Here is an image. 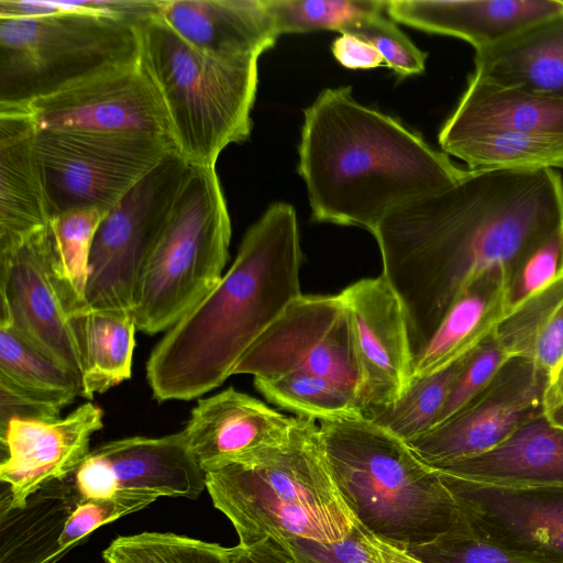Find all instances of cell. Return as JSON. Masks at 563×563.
<instances>
[{
	"mask_svg": "<svg viewBox=\"0 0 563 563\" xmlns=\"http://www.w3.org/2000/svg\"><path fill=\"white\" fill-rule=\"evenodd\" d=\"M543 413L552 424L563 428V369L545 391Z\"/></svg>",
	"mask_w": 563,
	"mask_h": 563,
	"instance_id": "47",
	"label": "cell"
},
{
	"mask_svg": "<svg viewBox=\"0 0 563 563\" xmlns=\"http://www.w3.org/2000/svg\"><path fill=\"white\" fill-rule=\"evenodd\" d=\"M157 498L146 494L120 492L109 497L79 499L69 516L59 545L68 551L79 540L122 516L141 510Z\"/></svg>",
	"mask_w": 563,
	"mask_h": 563,
	"instance_id": "41",
	"label": "cell"
},
{
	"mask_svg": "<svg viewBox=\"0 0 563 563\" xmlns=\"http://www.w3.org/2000/svg\"><path fill=\"white\" fill-rule=\"evenodd\" d=\"M482 133H514L563 140V98L492 84L471 75L439 143Z\"/></svg>",
	"mask_w": 563,
	"mask_h": 563,
	"instance_id": "23",
	"label": "cell"
},
{
	"mask_svg": "<svg viewBox=\"0 0 563 563\" xmlns=\"http://www.w3.org/2000/svg\"><path fill=\"white\" fill-rule=\"evenodd\" d=\"M102 418L103 411L87 401L53 421L11 419L1 427L0 479L10 507L22 508L44 485L73 476L89 454Z\"/></svg>",
	"mask_w": 563,
	"mask_h": 563,
	"instance_id": "18",
	"label": "cell"
},
{
	"mask_svg": "<svg viewBox=\"0 0 563 563\" xmlns=\"http://www.w3.org/2000/svg\"><path fill=\"white\" fill-rule=\"evenodd\" d=\"M157 12L189 44L218 57L261 56L279 37L265 0H159Z\"/></svg>",
	"mask_w": 563,
	"mask_h": 563,
	"instance_id": "21",
	"label": "cell"
},
{
	"mask_svg": "<svg viewBox=\"0 0 563 563\" xmlns=\"http://www.w3.org/2000/svg\"><path fill=\"white\" fill-rule=\"evenodd\" d=\"M25 104L36 132L147 139L175 151L164 107L139 59L104 68Z\"/></svg>",
	"mask_w": 563,
	"mask_h": 563,
	"instance_id": "13",
	"label": "cell"
},
{
	"mask_svg": "<svg viewBox=\"0 0 563 563\" xmlns=\"http://www.w3.org/2000/svg\"><path fill=\"white\" fill-rule=\"evenodd\" d=\"M188 167L170 152L108 211L90 251L88 308L133 311L144 265Z\"/></svg>",
	"mask_w": 563,
	"mask_h": 563,
	"instance_id": "9",
	"label": "cell"
},
{
	"mask_svg": "<svg viewBox=\"0 0 563 563\" xmlns=\"http://www.w3.org/2000/svg\"><path fill=\"white\" fill-rule=\"evenodd\" d=\"M351 312L361 372L358 407L374 419L406 389L411 350L401 301L380 275L361 279L341 291Z\"/></svg>",
	"mask_w": 563,
	"mask_h": 563,
	"instance_id": "17",
	"label": "cell"
},
{
	"mask_svg": "<svg viewBox=\"0 0 563 563\" xmlns=\"http://www.w3.org/2000/svg\"><path fill=\"white\" fill-rule=\"evenodd\" d=\"M318 423L334 482L368 532L407 550L460 522L453 494L407 442L363 417Z\"/></svg>",
	"mask_w": 563,
	"mask_h": 563,
	"instance_id": "5",
	"label": "cell"
},
{
	"mask_svg": "<svg viewBox=\"0 0 563 563\" xmlns=\"http://www.w3.org/2000/svg\"><path fill=\"white\" fill-rule=\"evenodd\" d=\"M296 423L297 417L229 387L200 399L184 431L192 455L208 473L285 444Z\"/></svg>",
	"mask_w": 563,
	"mask_h": 563,
	"instance_id": "19",
	"label": "cell"
},
{
	"mask_svg": "<svg viewBox=\"0 0 563 563\" xmlns=\"http://www.w3.org/2000/svg\"><path fill=\"white\" fill-rule=\"evenodd\" d=\"M0 376L19 385L82 396L81 377L0 327Z\"/></svg>",
	"mask_w": 563,
	"mask_h": 563,
	"instance_id": "37",
	"label": "cell"
},
{
	"mask_svg": "<svg viewBox=\"0 0 563 563\" xmlns=\"http://www.w3.org/2000/svg\"><path fill=\"white\" fill-rule=\"evenodd\" d=\"M206 489L243 545L266 538L334 543L356 526L313 419L297 417L285 444L206 473Z\"/></svg>",
	"mask_w": 563,
	"mask_h": 563,
	"instance_id": "4",
	"label": "cell"
},
{
	"mask_svg": "<svg viewBox=\"0 0 563 563\" xmlns=\"http://www.w3.org/2000/svg\"><path fill=\"white\" fill-rule=\"evenodd\" d=\"M563 369V368H562ZM561 373V372H560Z\"/></svg>",
	"mask_w": 563,
	"mask_h": 563,
	"instance_id": "49",
	"label": "cell"
},
{
	"mask_svg": "<svg viewBox=\"0 0 563 563\" xmlns=\"http://www.w3.org/2000/svg\"><path fill=\"white\" fill-rule=\"evenodd\" d=\"M52 218L69 210H111L167 154L154 140L42 131L35 135Z\"/></svg>",
	"mask_w": 563,
	"mask_h": 563,
	"instance_id": "12",
	"label": "cell"
},
{
	"mask_svg": "<svg viewBox=\"0 0 563 563\" xmlns=\"http://www.w3.org/2000/svg\"><path fill=\"white\" fill-rule=\"evenodd\" d=\"M75 395L19 385L0 376V427L11 419L53 421L71 404Z\"/></svg>",
	"mask_w": 563,
	"mask_h": 563,
	"instance_id": "43",
	"label": "cell"
},
{
	"mask_svg": "<svg viewBox=\"0 0 563 563\" xmlns=\"http://www.w3.org/2000/svg\"><path fill=\"white\" fill-rule=\"evenodd\" d=\"M157 11L136 23L140 64L159 96L176 153L189 165L216 167L227 146L251 136L260 56L202 52Z\"/></svg>",
	"mask_w": 563,
	"mask_h": 563,
	"instance_id": "6",
	"label": "cell"
},
{
	"mask_svg": "<svg viewBox=\"0 0 563 563\" xmlns=\"http://www.w3.org/2000/svg\"><path fill=\"white\" fill-rule=\"evenodd\" d=\"M470 170L563 168V140L514 133H482L439 143Z\"/></svg>",
	"mask_w": 563,
	"mask_h": 563,
	"instance_id": "30",
	"label": "cell"
},
{
	"mask_svg": "<svg viewBox=\"0 0 563 563\" xmlns=\"http://www.w3.org/2000/svg\"><path fill=\"white\" fill-rule=\"evenodd\" d=\"M0 327L81 377L78 314L59 275L49 227L0 245Z\"/></svg>",
	"mask_w": 563,
	"mask_h": 563,
	"instance_id": "10",
	"label": "cell"
},
{
	"mask_svg": "<svg viewBox=\"0 0 563 563\" xmlns=\"http://www.w3.org/2000/svg\"><path fill=\"white\" fill-rule=\"evenodd\" d=\"M106 563H230V548L170 532L118 537L102 551Z\"/></svg>",
	"mask_w": 563,
	"mask_h": 563,
	"instance_id": "35",
	"label": "cell"
},
{
	"mask_svg": "<svg viewBox=\"0 0 563 563\" xmlns=\"http://www.w3.org/2000/svg\"><path fill=\"white\" fill-rule=\"evenodd\" d=\"M107 213L93 207L74 209L53 217L48 224L58 272L78 313L87 308L90 251Z\"/></svg>",
	"mask_w": 563,
	"mask_h": 563,
	"instance_id": "33",
	"label": "cell"
},
{
	"mask_svg": "<svg viewBox=\"0 0 563 563\" xmlns=\"http://www.w3.org/2000/svg\"><path fill=\"white\" fill-rule=\"evenodd\" d=\"M331 52L334 58L349 69L386 66L383 56L372 44L349 33H342L332 42Z\"/></svg>",
	"mask_w": 563,
	"mask_h": 563,
	"instance_id": "45",
	"label": "cell"
},
{
	"mask_svg": "<svg viewBox=\"0 0 563 563\" xmlns=\"http://www.w3.org/2000/svg\"><path fill=\"white\" fill-rule=\"evenodd\" d=\"M159 0H0V19L44 16L63 13L117 15L140 21L158 9Z\"/></svg>",
	"mask_w": 563,
	"mask_h": 563,
	"instance_id": "40",
	"label": "cell"
},
{
	"mask_svg": "<svg viewBox=\"0 0 563 563\" xmlns=\"http://www.w3.org/2000/svg\"><path fill=\"white\" fill-rule=\"evenodd\" d=\"M386 13L413 29L461 38L477 51L563 13V0H388Z\"/></svg>",
	"mask_w": 563,
	"mask_h": 563,
	"instance_id": "20",
	"label": "cell"
},
{
	"mask_svg": "<svg viewBox=\"0 0 563 563\" xmlns=\"http://www.w3.org/2000/svg\"><path fill=\"white\" fill-rule=\"evenodd\" d=\"M278 542L299 563H383L357 521L351 534L339 542L321 543L303 539Z\"/></svg>",
	"mask_w": 563,
	"mask_h": 563,
	"instance_id": "44",
	"label": "cell"
},
{
	"mask_svg": "<svg viewBox=\"0 0 563 563\" xmlns=\"http://www.w3.org/2000/svg\"><path fill=\"white\" fill-rule=\"evenodd\" d=\"M70 478L48 483L24 507H10L1 494L0 563H55L67 551L59 538L79 501Z\"/></svg>",
	"mask_w": 563,
	"mask_h": 563,
	"instance_id": "27",
	"label": "cell"
},
{
	"mask_svg": "<svg viewBox=\"0 0 563 563\" xmlns=\"http://www.w3.org/2000/svg\"><path fill=\"white\" fill-rule=\"evenodd\" d=\"M505 316L504 274H488L449 309L412 360L409 382L437 373L474 352L494 335Z\"/></svg>",
	"mask_w": 563,
	"mask_h": 563,
	"instance_id": "26",
	"label": "cell"
},
{
	"mask_svg": "<svg viewBox=\"0 0 563 563\" xmlns=\"http://www.w3.org/2000/svg\"><path fill=\"white\" fill-rule=\"evenodd\" d=\"M297 172L312 219L371 233L394 209L442 191L467 170L349 86L327 88L303 110Z\"/></svg>",
	"mask_w": 563,
	"mask_h": 563,
	"instance_id": "2",
	"label": "cell"
},
{
	"mask_svg": "<svg viewBox=\"0 0 563 563\" xmlns=\"http://www.w3.org/2000/svg\"><path fill=\"white\" fill-rule=\"evenodd\" d=\"M438 473L472 533L528 556L563 563V486L499 487Z\"/></svg>",
	"mask_w": 563,
	"mask_h": 563,
	"instance_id": "16",
	"label": "cell"
},
{
	"mask_svg": "<svg viewBox=\"0 0 563 563\" xmlns=\"http://www.w3.org/2000/svg\"><path fill=\"white\" fill-rule=\"evenodd\" d=\"M328 378L357 398L361 372L350 309L341 292L295 299L233 369L257 379L290 374Z\"/></svg>",
	"mask_w": 563,
	"mask_h": 563,
	"instance_id": "11",
	"label": "cell"
},
{
	"mask_svg": "<svg viewBox=\"0 0 563 563\" xmlns=\"http://www.w3.org/2000/svg\"><path fill=\"white\" fill-rule=\"evenodd\" d=\"M84 361L82 396L90 400L132 375L135 346L133 313L86 308L77 316Z\"/></svg>",
	"mask_w": 563,
	"mask_h": 563,
	"instance_id": "29",
	"label": "cell"
},
{
	"mask_svg": "<svg viewBox=\"0 0 563 563\" xmlns=\"http://www.w3.org/2000/svg\"><path fill=\"white\" fill-rule=\"evenodd\" d=\"M494 338L512 358L530 361L553 384L563 368V279L506 316Z\"/></svg>",
	"mask_w": 563,
	"mask_h": 563,
	"instance_id": "28",
	"label": "cell"
},
{
	"mask_svg": "<svg viewBox=\"0 0 563 563\" xmlns=\"http://www.w3.org/2000/svg\"><path fill=\"white\" fill-rule=\"evenodd\" d=\"M35 135L25 103H0V245L52 220Z\"/></svg>",
	"mask_w": 563,
	"mask_h": 563,
	"instance_id": "22",
	"label": "cell"
},
{
	"mask_svg": "<svg viewBox=\"0 0 563 563\" xmlns=\"http://www.w3.org/2000/svg\"><path fill=\"white\" fill-rule=\"evenodd\" d=\"M231 219L216 167L189 165L144 265L135 294L136 328H172L221 280Z\"/></svg>",
	"mask_w": 563,
	"mask_h": 563,
	"instance_id": "7",
	"label": "cell"
},
{
	"mask_svg": "<svg viewBox=\"0 0 563 563\" xmlns=\"http://www.w3.org/2000/svg\"><path fill=\"white\" fill-rule=\"evenodd\" d=\"M474 65L492 84L563 98V13L475 51Z\"/></svg>",
	"mask_w": 563,
	"mask_h": 563,
	"instance_id": "25",
	"label": "cell"
},
{
	"mask_svg": "<svg viewBox=\"0 0 563 563\" xmlns=\"http://www.w3.org/2000/svg\"><path fill=\"white\" fill-rule=\"evenodd\" d=\"M276 30L300 34L331 30L342 33L350 26L386 13L383 0H265Z\"/></svg>",
	"mask_w": 563,
	"mask_h": 563,
	"instance_id": "34",
	"label": "cell"
},
{
	"mask_svg": "<svg viewBox=\"0 0 563 563\" xmlns=\"http://www.w3.org/2000/svg\"><path fill=\"white\" fill-rule=\"evenodd\" d=\"M423 563H553L499 547L460 522L435 540L405 550Z\"/></svg>",
	"mask_w": 563,
	"mask_h": 563,
	"instance_id": "38",
	"label": "cell"
},
{
	"mask_svg": "<svg viewBox=\"0 0 563 563\" xmlns=\"http://www.w3.org/2000/svg\"><path fill=\"white\" fill-rule=\"evenodd\" d=\"M561 279H563V224L529 245L505 274L506 316Z\"/></svg>",
	"mask_w": 563,
	"mask_h": 563,
	"instance_id": "36",
	"label": "cell"
},
{
	"mask_svg": "<svg viewBox=\"0 0 563 563\" xmlns=\"http://www.w3.org/2000/svg\"><path fill=\"white\" fill-rule=\"evenodd\" d=\"M364 532L369 543L376 550L378 556L383 561V563H423L418 559L410 555L405 550L396 548L379 538L375 537L371 532H368L365 528Z\"/></svg>",
	"mask_w": 563,
	"mask_h": 563,
	"instance_id": "48",
	"label": "cell"
},
{
	"mask_svg": "<svg viewBox=\"0 0 563 563\" xmlns=\"http://www.w3.org/2000/svg\"><path fill=\"white\" fill-rule=\"evenodd\" d=\"M256 389L272 404L316 421L362 417L357 398L336 383L317 375L290 374L254 378Z\"/></svg>",
	"mask_w": 563,
	"mask_h": 563,
	"instance_id": "32",
	"label": "cell"
},
{
	"mask_svg": "<svg viewBox=\"0 0 563 563\" xmlns=\"http://www.w3.org/2000/svg\"><path fill=\"white\" fill-rule=\"evenodd\" d=\"M474 352L437 373L410 380L400 397L371 421L407 443L430 431Z\"/></svg>",
	"mask_w": 563,
	"mask_h": 563,
	"instance_id": "31",
	"label": "cell"
},
{
	"mask_svg": "<svg viewBox=\"0 0 563 563\" xmlns=\"http://www.w3.org/2000/svg\"><path fill=\"white\" fill-rule=\"evenodd\" d=\"M342 33L372 44L399 78L419 75L426 69L428 54L417 47L387 13L365 19Z\"/></svg>",
	"mask_w": 563,
	"mask_h": 563,
	"instance_id": "39",
	"label": "cell"
},
{
	"mask_svg": "<svg viewBox=\"0 0 563 563\" xmlns=\"http://www.w3.org/2000/svg\"><path fill=\"white\" fill-rule=\"evenodd\" d=\"M137 22L91 13L0 19V103H29L137 60Z\"/></svg>",
	"mask_w": 563,
	"mask_h": 563,
	"instance_id": "8",
	"label": "cell"
},
{
	"mask_svg": "<svg viewBox=\"0 0 563 563\" xmlns=\"http://www.w3.org/2000/svg\"><path fill=\"white\" fill-rule=\"evenodd\" d=\"M511 358L494 335L476 349L451 388L435 427L457 413L479 395Z\"/></svg>",
	"mask_w": 563,
	"mask_h": 563,
	"instance_id": "42",
	"label": "cell"
},
{
	"mask_svg": "<svg viewBox=\"0 0 563 563\" xmlns=\"http://www.w3.org/2000/svg\"><path fill=\"white\" fill-rule=\"evenodd\" d=\"M434 470L499 487L563 486V428L541 412L496 448Z\"/></svg>",
	"mask_w": 563,
	"mask_h": 563,
	"instance_id": "24",
	"label": "cell"
},
{
	"mask_svg": "<svg viewBox=\"0 0 563 563\" xmlns=\"http://www.w3.org/2000/svg\"><path fill=\"white\" fill-rule=\"evenodd\" d=\"M548 376L530 361H508L457 413L408 444L432 468L485 453L543 412Z\"/></svg>",
	"mask_w": 563,
	"mask_h": 563,
	"instance_id": "14",
	"label": "cell"
},
{
	"mask_svg": "<svg viewBox=\"0 0 563 563\" xmlns=\"http://www.w3.org/2000/svg\"><path fill=\"white\" fill-rule=\"evenodd\" d=\"M230 563H299L292 553L275 539L230 548Z\"/></svg>",
	"mask_w": 563,
	"mask_h": 563,
	"instance_id": "46",
	"label": "cell"
},
{
	"mask_svg": "<svg viewBox=\"0 0 563 563\" xmlns=\"http://www.w3.org/2000/svg\"><path fill=\"white\" fill-rule=\"evenodd\" d=\"M561 224L563 179L553 168L467 170L391 210L372 234L404 308L412 360L462 294L488 274L505 276Z\"/></svg>",
	"mask_w": 563,
	"mask_h": 563,
	"instance_id": "1",
	"label": "cell"
},
{
	"mask_svg": "<svg viewBox=\"0 0 563 563\" xmlns=\"http://www.w3.org/2000/svg\"><path fill=\"white\" fill-rule=\"evenodd\" d=\"M69 478L80 499L120 492L196 499L206 489V472L184 429L161 438L107 442L90 451Z\"/></svg>",
	"mask_w": 563,
	"mask_h": 563,
	"instance_id": "15",
	"label": "cell"
},
{
	"mask_svg": "<svg viewBox=\"0 0 563 563\" xmlns=\"http://www.w3.org/2000/svg\"><path fill=\"white\" fill-rule=\"evenodd\" d=\"M302 260L295 208L272 203L244 234L219 284L152 350L146 378L153 397L190 400L233 375L250 346L302 295Z\"/></svg>",
	"mask_w": 563,
	"mask_h": 563,
	"instance_id": "3",
	"label": "cell"
}]
</instances>
